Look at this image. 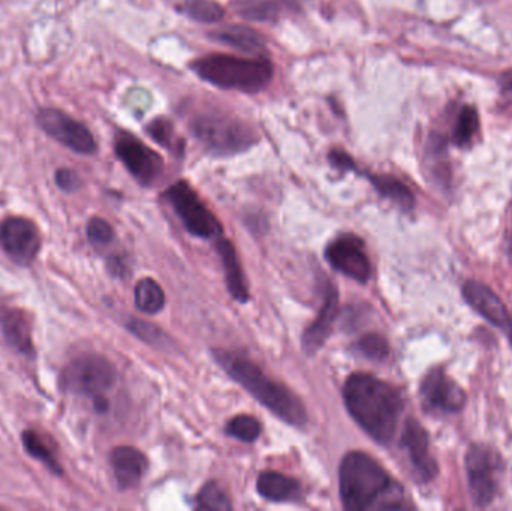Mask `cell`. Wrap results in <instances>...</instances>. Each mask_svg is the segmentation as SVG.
Returning a JSON list of instances; mask_svg holds the SVG:
<instances>
[{"label":"cell","mask_w":512,"mask_h":511,"mask_svg":"<svg viewBox=\"0 0 512 511\" xmlns=\"http://www.w3.org/2000/svg\"><path fill=\"white\" fill-rule=\"evenodd\" d=\"M192 135L213 155L231 156L256 143V134L243 120L221 111H203L189 122Z\"/></svg>","instance_id":"5"},{"label":"cell","mask_w":512,"mask_h":511,"mask_svg":"<svg viewBox=\"0 0 512 511\" xmlns=\"http://www.w3.org/2000/svg\"><path fill=\"white\" fill-rule=\"evenodd\" d=\"M129 329L138 338L143 339L144 342L150 345H162L164 344V333L159 330L158 327L153 324L144 323V321L132 320L129 323Z\"/></svg>","instance_id":"33"},{"label":"cell","mask_w":512,"mask_h":511,"mask_svg":"<svg viewBox=\"0 0 512 511\" xmlns=\"http://www.w3.org/2000/svg\"><path fill=\"white\" fill-rule=\"evenodd\" d=\"M240 17L249 21H273L282 12L280 0H243L236 5Z\"/></svg>","instance_id":"25"},{"label":"cell","mask_w":512,"mask_h":511,"mask_svg":"<svg viewBox=\"0 0 512 511\" xmlns=\"http://www.w3.org/2000/svg\"><path fill=\"white\" fill-rule=\"evenodd\" d=\"M328 159H330L331 165L336 167L337 170L357 171L354 159L348 153L343 152V150H331Z\"/></svg>","instance_id":"35"},{"label":"cell","mask_w":512,"mask_h":511,"mask_svg":"<svg viewBox=\"0 0 512 511\" xmlns=\"http://www.w3.org/2000/svg\"><path fill=\"white\" fill-rule=\"evenodd\" d=\"M402 447L408 453L412 467L423 482L435 479L438 474V465L430 455L429 435L417 420L409 419L406 422L402 434Z\"/></svg>","instance_id":"15"},{"label":"cell","mask_w":512,"mask_h":511,"mask_svg":"<svg viewBox=\"0 0 512 511\" xmlns=\"http://www.w3.org/2000/svg\"><path fill=\"white\" fill-rule=\"evenodd\" d=\"M337 314H339V294L336 288L328 285L324 305L319 309L316 320L307 327L303 335V348L307 354L318 353L319 348L324 345L333 330Z\"/></svg>","instance_id":"16"},{"label":"cell","mask_w":512,"mask_h":511,"mask_svg":"<svg viewBox=\"0 0 512 511\" xmlns=\"http://www.w3.org/2000/svg\"><path fill=\"white\" fill-rule=\"evenodd\" d=\"M23 444L26 447L27 453L33 458L41 461L42 464L47 465L54 474H62V467H60L59 459L54 455L48 441L41 434L36 431H26L23 434Z\"/></svg>","instance_id":"24"},{"label":"cell","mask_w":512,"mask_h":511,"mask_svg":"<svg viewBox=\"0 0 512 511\" xmlns=\"http://www.w3.org/2000/svg\"><path fill=\"white\" fill-rule=\"evenodd\" d=\"M228 435L245 441V443H254L261 435V425L258 420L251 416H237L227 425Z\"/></svg>","instance_id":"30"},{"label":"cell","mask_w":512,"mask_h":511,"mask_svg":"<svg viewBox=\"0 0 512 511\" xmlns=\"http://www.w3.org/2000/svg\"><path fill=\"white\" fill-rule=\"evenodd\" d=\"M424 408L432 413L454 414L463 410L466 393L442 368H435L424 377L420 386Z\"/></svg>","instance_id":"12"},{"label":"cell","mask_w":512,"mask_h":511,"mask_svg":"<svg viewBox=\"0 0 512 511\" xmlns=\"http://www.w3.org/2000/svg\"><path fill=\"white\" fill-rule=\"evenodd\" d=\"M258 492L268 501H286L298 492V483L285 474L276 471L262 473L258 479Z\"/></svg>","instance_id":"21"},{"label":"cell","mask_w":512,"mask_h":511,"mask_svg":"<svg viewBox=\"0 0 512 511\" xmlns=\"http://www.w3.org/2000/svg\"><path fill=\"white\" fill-rule=\"evenodd\" d=\"M38 125L45 134L50 135L57 143L80 155H93L96 152V141L86 125L68 116L56 108H44L39 111Z\"/></svg>","instance_id":"9"},{"label":"cell","mask_w":512,"mask_h":511,"mask_svg":"<svg viewBox=\"0 0 512 511\" xmlns=\"http://www.w3.org/2000/svg\"><path fill=\"white\" fill-rule=\"evenodd\" d=\"M87 239L93 248H107L114 239L113 227L105 219L92 218L87 224Z\"/></svg>","instance_id":"32"},{"label":"cell","mask_w":512,"mask_h":511,"mask_svg":"<svg viewBox=\"0 0 512 511\" xmlns=\"http://www.w3.org/2000/svg\"><path fill=\"white\" fill-rule=\"evenodd\" d=\"M114 150L117 158L140 185H153L164 171L161 156L128 132L117 135Z\"/></svg>","instance_id":"10"},{"label":"cell","mask_w":512,"mask_h":511,"mask_svg":"<svg viewBox=\"0 0 512 511\" xmlns=\"http://www.w3.org/2000/svg\"><path fill=\"white\" fill-rule=\"evenodd\" d=\"M0 246L18 266H29L41 249V234L26 218H6L0 224Z\"/></svg>","instance_id":"11"},{"label":"cell","mask_w":512,"mask_h":511,"mask_svg":"<svg viewBox=\"0 0 512 511\" xmlns=\"http://www.w3.org/2000/svg\"><path fill=\"white\" fill-rule=\"evenodd\" d=\"M191 69L207 83L227 90L258 93L270 84L273 65L267 59H243L230 54H209L191 63Z\"/></svg>","instance_id":"4"},{"label":"cell","mask_w":512,"mask_h":511,"mask_svg":"<svg viewBox=\"0 0 512 511\" xmlns=\"http://www.w3.org/2000/svg\"><path fill=\"white\" fill-rule=\"evenodd\" d=\"M215 359L231 378H234L243 389L248 390L256 401L268 408L274 416L297 428L306 425L307 413L303 402L283 384L271 380L251 360L224 350H216Z\"/></svg>","instance_id":"3"},{"label":"cell","mask_w":512,"mask_h":511,"mask_svg":"<svg viewBox=\"0 0 512 511\" xmlns=\"http://www.w3.org/2000/svg\"><path fill=\"white\" fill-rule=\"evenodd\" d=\"M111 467L122 491L135 488L147 470V459L134 447H117L111 453Z\"/></svg>","instance_id":"17"},{"label":"cell","mask_w":512,"mask_h":511,"mask_svg":"<svg viewBox=\"0 0 512 511\" xmlns=\"http://www.w3.org/2000/svg\"><path fill=\"white\" fill-rule=\"evenodd\" d=\"M183 12L192 20L200 23H218L224 18L225 11L215 0H185Z\"/></svg>","instance_id":"27"},{"label":"cell","mask_w":512,"mask_h":511,"mask_svg":"<svg viewBox=\"0 0 512 511\" xmlns=\"http://www.w3.org/2000/svg\"><path fill=\"white\" fill-rule=\"evenodd\" d=\"M357 350L360 351L363 356H366L367 359L376 360V362L387 359L388 353H390L388 342L385 341L381 335H376V333L363 336V338L357 342Z\"/></svg>","instance_id":"31"},{"label":"cell","mask_w":512,"mask_h":511,"mask_svg":"<svg viewBox=\"0 0 512 511\" xmlns=\"http://www.w3.org/2000/svg\"><path fill=\"white\" fill-rule=\"evenodd\" d=\"M135 305L144 314H158L165 305V296L158 282L143 279L135 287Z\"/></svg>","instance_id":"23"},{"label":"cell","mask_w":512,"mask_h":511,"mask_svg":"<svg viewBox=\"0 0 512 511\" xmlns=\"http://www.w3.org/2000/svg\"><path fill=\"white\" fill-rule=\"evenodd\" d=\"M465 462L472 501L477 507L489 506L499 491L504 468L501 456L489 446L474 444L466 453Z\"/></svg>","instance_id":"7"},{"label":"cell","mask_w":512,"mask_h":511,"mask_svg":"<svg viewBox=\"0 0 512 511\" xmlns=\"http://www.w3.org/2000/svg\"><path fill=\"white\" fill-rule=\"evenodd\" d=\"M369 180L382 197L393 201L400 209L406 210V212L414 209V194L405 183L400 182L396 177L387 176V174H372L369 176Z\"/></svg>","instance_id":"22"},{"label":"cell","mask_w":512,"mask_h":511,"mask_svg":"<svg viewBox=\"0 0 512 511\" xmlns=\"http://www.w3.org/2000/svg\"><path fill=\"white\" fill-rule=\"evenodd\" d=\"M56 183L60 189L66 192L77 191L81 186L80 177L75 171L69 170V168H60L56 173Z\"/></svg>","instance_id":"34"},{"label":"cell","mask_w":512,"mask_h":511,"mask_svg":"<svg viewBox=\"0 0 512 511\" xmlns=\"http://www.w3.org/2000/svg\"><path fill=\"white\" fill-rule=\"evenodd\" d=\"M340 497L345 509H403V489L390 474L363 452H351L343 458L339 470Z\"/></svg>","instance_id":"2"},{"label":"cell","mask_w":512,"mask_h":511,"mask_svg":"<svg viewBox=\"0 0 512 511\" xmlns=\"http://www.w3.org/2000/svg\"><path fill=\"white\" fill-rule=\"evenodd\" d=\"M328 263L343 275L360 284H366L372 275L369 257L364 251V243L357 236H340L327 246Z\"/></svg>","instance_id":"13"},{"label":"cell","mask_w":512,"mask_h":511,"mask_svg":"<svg viewBox=\"0 0 512 511\" xmlns=\"http://www.w3.org/2000/svg\"><path fill=\"white\" fill-rule=\"evenodd\" d=\"M343 399L352 419L376 443L388 444L396 434L403 399L391 384L369 374H354L346 380Z\"/></svg>","instance_id":"1"},{"label":"cell","mask_w":512,"mask_h":511,"mask_svg":"<svg viewBox=\"0 0 512 511\" xmlns=\"http://www.w3.org/2000/svg\"><path fill=\"white\" fill-rule=\"evenodd\" d=\"M197 507L200 510L227 511L231 510V501L218 483L210 482L201 489L197 498Z\"/></svg>","instance_id":"28"},{"label":"cell","mask_w":512,"mask_h":511,"mask_svg":"<svg viewBox=\"0 0 512 511\" xmlns=\"http://www.w3.org/2000/svg\"><path fill=\"white\" fill-rule=\"evenodd\" d=\"M463 297L481 317L501 329L512 345V318L507 306L496 296L495 291L481 282L469 281L463 287Z\"/></svg>","instance_id":"14"},{"label":"cell","mask_w":512,"mask_h":511,"mask_svg":"<svg viewBox=\"0 0 512 511\" xmlns=\"http://www.w3.org/2000/svg\"><path fill=\"white\" fill-rule=\"evenodd\" d=\"M499 86H501V96L505 107L511 108L512 110V71L502 74L501 80H499Z\"/></svg>","instance_id":"36"},{"label":"cell","mask_w":512,"mask_h":511,"mask_svg":"<svg viewBox=\"0 0 512 511\" xmlns=\"http://www.w3.org/2000/svg\"><path fill=\"white\" fill-rule=\"evenodd\" d=\"M210 39L245 53L259 54L264 51L265 41L261 33L246 26H224L209 32Z\"/></svg>","instance_id":"19"},{"label":"cell","mask_w":512,"mask_h":511,"mask_svg":"<svg viewBox=\"0 0 512 511\" xmlns=\"http://www.w3.org/2000/svg\"><path fill=\"white\" fill-rule=\"evenodd\" d=\"M216 249L221 255L222 263H224L225 278H227L228 290H230L231 296L239 302H248V285H246L242 266H240L239 257H237L233 243L227 239H219V242L216 243Z\"/></svg>","instance_id":"20"},{"label":"cell","mask_w":512,"mask_h":511,"mask_svg":"<svg viewBox=\"0 0 512 511\" xmlns=\"http://www.w3.org/2000/svg\"><path fill=\"white\" fill-rule=\"evenodd\" d=\"M165 197L189 233L201 239L219 236L222 231L221 224L188 183L179 182L171 186L165 192Z\"/></svg>","instance_id":"8"},{"label":"cell","mask_w":512,"mask_h":511,"mask_svg":"<svg viewBox=\"0 0 512 511\" xmlns=\"http://www.w3.org/2000/svg\"><path fill=\"white\" fill-rule=\"evenodd\" d=\"M147 132L150 137L161 144V146L167 147L171 152H182L183 146L177 138L176 132H174V126L171 125L170 120L167 119H155L149 126H147Z\"/></svg>","instance_id":"29"},{"label":"cell","mask_w":512,"mask_h":511,"mask_svg":"<svg viewBox=\"0 0 512 511\" xmlns=\"http://www.w3.org/2000/svg\"><path fill=\"white\" fill-rule=\"evenodd\" d=\"M0 329L14 350L32 356V320L26 312L21 309H6L0 312Z\"/></svg>","instance_id":"18"},{"label":"cell","mask_w":512,"mask_h":511,"mask_svg":"<svg viewBox=\"0 0 512 511\" xmlns=\"http://www.w3.org/2000/svg\"><path fill=\"white\" fill-rule=\"evenodd\" d=\"M116 369L101 356H83L71 363L62 375V384L75 395L92 399L99 413L108 408L105 393L116 383Z\"/></svg>","instance_id":"6"},{"label":"cell","mask_w":512,"mask_h":511,"mask_svg":"<svg viewBox=\"0 0 512 511\" xmlns=\"http://www.w3.org/2000/svg\"><path fill=\"white\" fill-rule=\"evenodd\" d=\"M478 128H480V119H478L477 111H475V108L466 105L457 116L453 131L454 144L459 147L469 146L472 138L477 134Z\"/></svg>","instance_id":"26"}]
</instances>
